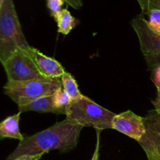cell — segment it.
<instances>
[{
  "label": "cell",
  "instance_id": "1",
  "mask_svg": "<svg viewBox=\"0 0 160 160\" xmlns=\"http://www.w3.org/2000/svg\"><path fill=\"white\" fill-rule=\"evenodd\" d=\"M82 129L77 122L65 119L34 135L25 137L5 160H14L23 155L47 154L52 150L68 152L77 147Z\"/></svg>",
  "mask_w": 160,
  "mask_h": 160
},
{
  "label": "cell",
  "instance_id": "2",
  "mask_svg": "<svg viewBox=\"0 0 160 160\" xmlns=\"http://www.w3.org/2000/svg\"><path fill=\"white\" fill-rule=\"evenodd\" d=\"M31 48L22 31L13 0H4L0 4V61H6L20 48Z\"/></svg>",
  "mask_w": 160,
  "mask_h": 160
},
{
  "label": "cell",
  "instance_id": "3",
  "mask_svg": "<svg viewBox=\"0 0 160 160\" xmlns=\"http://www.w3.org/2000/svg\"><path fill=\"white\" fill-rule=\"evenodd\" d=\"M116 115L83 95L79 99L70 102L67 107L66 119L77 122L83 128L92 127L95 130L103 131L112 129V120Z\"/></svg>",
  "mask_w": 160,
  "mask_h": 160
},
{
  "label": "cell",
  "instance_id": "4",
  "mask_svg": "<svg viewBox=\"0 0 160 160\" xmlns=\"http://www.w3.org/2000/svg\"><path fill=\"white\" fill-rule=\"evenodd\" d=\"M60 88L62 85L59 78L41 77L25 81H7L3 89L5 95L22 106L41 97L53 95Z\"/></svg>",
  "mask_w": 160,
  "mask_h": 160
},
{
  "label": "cell",
  "instance_id": "5",
  "mask_svg": "<svg viewBox=\"0 0 160 160\" xmlns=\"http://www.w3.org/2000/svg\"><path fill=\"white\" fill-rule=\"evenodd\" d=\"M30 49L17 50L6 61L2 62L8 81H25L41 78L39 71Z\"/></svg>",
  "mask_w": 160,
  "mask_h": 160
},
{
  "label": "cell",
  "instance_id": "6",
  "mask_svg": "<svg viewBox=\"0 0 160 160\" xmlns=\"http://www.w3.org/2000/svg\"><path fill=\"white\" fill-rule=\"evenodd\" d=\"M146 133L138 142L148 160H160V114L155 110L144 117Z\"/></svg>",
  "mask_w": 160,
  "mask_h": 160
},
{
  "label": "cell",
  "instance_id": "7",
  "mask_svg": "<svg viewBox=\"0 0 160 160\" xmlns=\"http://www.w3.org/2000/svg\"><path fill=\"white\" fill-rule=\"evenodd\" d=\"M112 129L125 134L128 137L140 142L146 133L144 117H140L131 110L117 114L112 120Z\"/></svg>",
  "mask_w": 160,
  "mask_h": 160
},
{
  "label": "cell",
  "instance_id": "8",
  "mask_svg": "<svg viewBox=\"0 0 160 160\" xmlns=\"http://www.w3.org/2000/svg\"><path fill=\"white\" fill-rule=\"evenodd\" d=\"M131 24L138 38L143 55L160 52V34L150 29L143 15L140 14L134 17Z\"/></svg>",
  "mask_w": 160,
  "mask_h": 160
},
{
  "label": "cell",
  "instance_id": "9",
  "mask_svg": "<svg viewBox=\"0 0 160 160\" xmlns=\"http://www.w3.org/2000/svg\"><path fill=\"white\" fill-rule=\"evenodd\" d=\"M31 55L42 76L47 78H61L65 73L63 67L54 58L47 56L37 48H31Z\"/></svg>",
  "mask_w": 160,
  "mask_h": 160
},
{
  "label": "cell",
  "instance_id": "10",
  "mask_svg": "<svg viewBox=\"0 0 160 160\" xmlns=\"http://www.w3.org/2000/svg\"><path fill=\"white\" fill-rule=\"evenodd\" d=\"M21 112L6 117L0 123V138H3L17 139L23 142L25 137L20 131V117Z\"/></svg>",
  "mask_w": 160,
  "mask_h": 160
},
{
  "label": "cell",
  "instance_id": "11",
  "mask_svg": "<svg viewBox=\"0 0 160 160\" xmlns=\"http://www.w3.org/2000/svg\"><path fill=\"white\" fill-rule=\"evenodd\" d=\"M20 112H51L57 114V110L54 104L53 95H46L30 102L28 104L22 106H18Z\"/></svg>",
  "mask_w": 160,
  "mask_h": 160
},
{
  "label": "cell",
  "instance_id": "12",
  "mask_svg": "<svg viewBox=\"0 0 160 160\" xmlns=\"http://www.w3.org/2000/svg\"><path fill=\"white\" fill-rule=\"evenodd\" d=\"M58 25V32L67 35L76 26V19L67 9H62L55 19Z\"/></svg>",
  "mask_w": 160,
  "mask_h": 160
},
{
  "label": "cell",
  "instance_id": "13",
  "mask_svg": "<svg viewBox=\"0 0 160 160\" xmlns=\"http://www.w3.org/2000/svg\"><path fill=\"white\" fill-rule=\"evenodd\" d=\"M61 81H62V88L69 95L70 101H76L83 96V95L80 92L79 88H78L76 80L73 78V77L70 73L65 72V73L61 78Z\"/></svg>",
  "mask_w": 160,
  "mask_h": 160
},
{
  "label": "cell",
  "instance_id": "14",
  "mask_svg": "<svg viewBox=\"0 0 160 160\" xmlns=\"http://www.w3.org/2000/svg\"><path fill=\"white\" fill-rule=\"evenodd\" d=\"M53 99L54 104L57 110L58 115L59 114H67V107L70 103V98L67 92L63 90L62 88H60L55 92L53 94Z\"/></svg>",
  "mask_w": 160,
  "mask_h": 160
},
{
  "label": "cell",
  "instance_id": "15",
  "mask_svg": "<svg viewBox=\"0 0 160 160\" xmlns=\"http://www.w3.org/2000/svg\"><path fill=\"white\" fill-rule=\"evenodd\" d=\"M147 23L150 29L156 34H160V9H153L148 12Z\"/></svg>",
  "mask_w": 160,
  "mask_h": 160
},
{
  "label": "cell",
  "instance_id": "16",
  "mask_svg": "<svg viewBox=\"0 0 160 160\" xmlns=\"http://www.w3.org/2000/svg\"><path fill=\"white\" fill-rule=\"evenodd\" d=\"M142 9V15L148 14L151 9H160V0H137Z\"/></svg>",
  "mask_w": 160,
  "mask_h": 160
},
{
  "label": "cell",
  "instance_id": "17",
  "mask_svg": "<svg viewBox=\"0 0 160 160\" xmlns=\"http://www.w3.org/2000/svg\"><path fill=\"white\" fill-rule=\"evenodd\" d=\"M47 7L49 10L50 14L54 19L56 18L58 14L62 10V6H63L65 0H46Z\"/></svg>",
  "mask_w": 160,
  "mask_h": 160
},
{
  "label": "cell",
  "instance_id": "18",
  "mask_svg": "<svg viewBox=\"0 0 160 160\" xmlns=\"http://www.w3.org/2000/svg\"><path fill=\"white\" fill-rule=\"evenodd\" d=\"M143 56L146 61L148 70L152 71L153 70L160 67V52L144 54Z\"/></svg>",
  "mask_w": 160,
  "mask_h": 160
},
{
  "label": "cell",
  "instance_id": "19",
  "mask_svg": "<svg viewBox=\"0 0 160 160\" xmlns=\"http://www.w3.org/2000/svg\"><path fill=\"white\" fill-rule=\"evenodd\" d=\"M96 131V145H95V149L93 153V156L91 160H98L99 158V149H100V135H101L102 131L100 130H95Z\"/></svg>",
  "mask_w": 160,
  "mask_h": 160
},
{
  "label": "cell",
  "instance_id": "20",
  "mask_svg": "<svg viewBox=\"0 0 160 160\" xmlns=\"http://www.w3.org/2000/svg\"><path fill=\"white\" fill-rule=\"evenodd\" d=\"M155 85L157 90V95H156V98L152 101V104L154 106V110L157 113L160 114V84H156Z\"/></svg>",
  "mask_w": 160,
  "mask_h": 160
},
{
  "label": "cell",
  "instance_id": "21",
  "mask_svg": "<svg viewBox=\"0 0 160 160\" xmlns=\"http://www.w3.org/2000/svg\"><path fill=\"white\" fill-rule=\"evenodd\" d=\"M44 155H45V153H40L37 155H23L19 156L14 160H40Z\"/></svg>",
  "mask_w": 160,
  "mask_h": 160
},
{
  "label": "cell",
  "instance_id": "22",
  "mask_svg": "<svg viewBox=\"0 0 160 160\" xmlns=\"http://www.w3.org/2000/svg\"><path fill=\"white\" fill-rule=\"evenodd\" d=\"M152 81L155 84H160V67L152 71Z\"/></svg>",
  "mask_w": 160,
  "mask_h": 160
},
{
  "label": "cell",
  "instance_id": "23",
  "mask_svg": "<svg viewBox=\"0 0 160 160\" xmlns=\"http://www.w3.org/2000/svg\"><path fill=\"white\" fill-rule=\"evenodd\" d=\"M65 2L69 6H70L73 9H80L83 6L82 0H65Z\"/></svg>",
  "mask_w": 160,
  "mask_h": 160
},
{
  "label": "cell",
  "instance_id": "24",
  "mask_svg": "<svg viewBox=\"0 0 160 160\" xmlns=\"http://www.w3.org/2000/svg\"><path fill=\"white\" fill-rule=\"evenodd\" d=\"M3 1H4V0H0V4H1V3H2Z\"/></svg>",
  "mask_w": 160,
  "mask_h": 160
}]
</instances>
